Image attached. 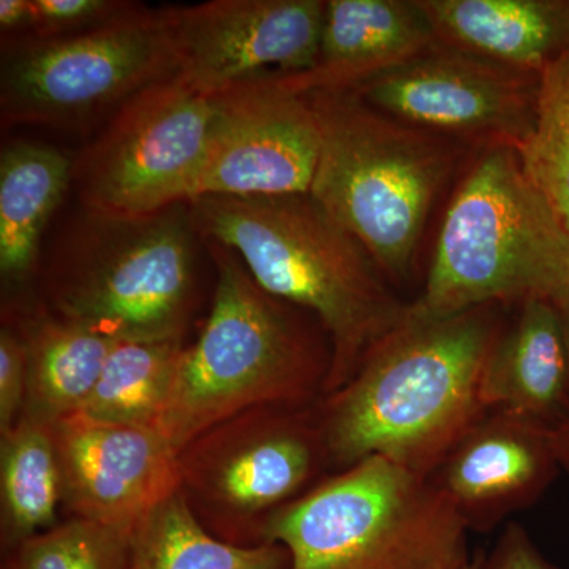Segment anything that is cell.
I'll use <instances>...</instances> for the list:
<instances>
[{
	"label": "cell",
	"instance_id": "cell-1",
	"mask_svg": "<svg viewBox=\"0 0 569 569\" xmlns=\"http://www.w3.org/2000/svg\"><path fill=\"white\" fill-rule=\"evenodd\" d=\"M500 307L441 320L408 317L377 343L342 388L317 403L329 467L381 456L432 477L488 410L481 378Z\"/></svg>",
	"mask_w": 569,
	"mask_h": 569
},
{
	"label": "cell",
	"instance_id": "cell-2",
	"mask_svg": "<svg viewBox=\"0 0 569 569\" xmlns=\"http://www.w3.org/2000/svg\"><path fill=\"white\" fill-rule=\"evenodd\" d=\"M189 209L200 239L233 250L268 293L323 326L332 350L325 396L342 388L406 318L408 305L380 266L309 193L204 194Z\"/></svg>",
	"mask_w": 569,
	"mask_h": 569
},
{
	"label": "cell",
	"instance_id": "cell-3",
	"mask_svg": "<svg viewBox=\"0 0 569 569\" xmlns=\"http://www.w3.org/2000/svg\"><path fill=\"white\" fill-rule=\"evenodd\" d=\"M201 241L216 266L211 313L183 350L159 427L178 455L247 410L316 406L332 365L331 342L312 313L268 293L233 250Z\"/></svg>",
	"mask_w": 569,
	"mask_h": 569
},
{
	"label": "cell",
	"instance_id": "cell-4",
	"mask_svg": "<svg viewBox=\"0 0 569 569\" xmlns=\"http://www.w3.org/2000/svg\"><path fill=\"white\" fill-rule=\"evenodd\" d=\"M569 307V233L516 149H481L460 179L429 274L407 316L441 320L477 307Z\"/></svg>",
	"mask_w": 569,
	"mask_h": 569
},
{
	"label": "cell",
	"instance_id": "cell-5",
	"mask_svg": "<svg viewBox=\"0 0 569 569\" xmlns=\"http://www.w3.org/2000/svg\"><path fill=\"white\" fill-rule=\"evenodd\" d=\"M197 239L189 203L138 217L82 208L51 247L40 305L114 342L183 340L197 295Z\"/></svg>",
	"mask_w": 569,
	"mask_h": 569
},
{
	"label": "cell",
	"instance_id": "cell-6",
	"mask_svg": "<svg viewBox=\"0 0 569 569\" xmlns=\"http://www.w3.org/2000/svg\"><path fill=\"white\" fill-rule=\"evenodd\" d=\"M320 127L309 194L400 283L460 156L458 142L397 121L353 92L307 93Z\"/></svg>",
	"mask_w": 569,
	"mask_h": 569
},
{
	"label": "cell",
	"instance_id": "cell-7",
	"mask_svg": "<svg viewBox=\"0 0 569 569\" xmlns=\"http://www.w3.org/2000/svg\"><path fill=\"white\" fill-rule=\"evenodd\" d=\"M468 531L432 477L370 456L276 512L266 541L288 569H466Z\"/></svg>",
	"mask_w": 569,
	"mask_h": 569
},
{
	"label": "cell",
	"instance_id": "cell-8",
	"mask_svg": "<svg viewBox=\"0 0 569 569\" xmlns=\"http://www.w3.org/2000/svg\"><path fill=\"white\" fill-rule=\"evenodd\" d=\"M179 492L213 537L268 545L269 520L329 467L317 403L261 407L224 419L179 451Z\"/></svg>",
	"mask_w": 569,
	"mask_h": 569
},
{
	"label": "cell",
	"instance_id": "cell-9",
	"mask_svg": "<svg viewBox=\"0 0 569 569\" xmlns=\"http://www.w3.org/2000/svg\"><path fill=\"white\" fill-rule=\"evenodd\" d=\"M0 119L81 132L176 74L162 10L138 3L118 20L51 40L3 44Z\"/></svg>",
	"mask_w": 569,
	"mask_h": 569
},
{
	"label": "cell",
	"instance_id": "cell-10",
	"mask_svg": "<svg viewBox=\"0 0 569 569\" xmlns=\"http://www.w3.org/2000/svg\"><path fill=\"white\" fill-rule=\"evenodd\" d=\"M211 119L208 97L176 77L142 89L74 157L82 208L138 217L192 201Z\"/></svg>",
	"mask_w": 569,
	"mask_h": 569
},
{
	"label": "cell",
	"instance_id": "cell-11",
	"mask_svg": "<svg viewBox=\"0 0 569 569\" xmlns=\"http://www.w3.org/2000/svg\"><path fill=\"white\" fill-rule=\"evenodd\" d=\"M539 77L437 41L350 92L397 121L460 146L518 149L533 129Z\"/></svg>",
	"mask_w": 569,
	"mask_h": 569
},
{
	"label": "cell",
	"instance_id": "cell-12",
	"mask_svg": "<svg viewBox=\"0 0 569 569\" xmlns=\"http://www.w3.org/2000/svg\"><path fill=\"white\" fill-rule=\"evenodd\" d=\"M206 97L212 119L194 198L309 193L321 141L309 97L277 77L236 82Z\"/></svg>",
	"mask_w": 569,
	"mask_h": 569
},
{
	"label": "cell",
	"instance_id": "cell-13",
	"mask_svg": "<svg viewBox=\"0 0 569 569\" xmlns=\"http://www.w3.org/2000/svg\"><path fill=\"white\" fill-rule=\"evenodd\" d=\"M323 0H211L162 9L179 81L201 96L317 63Z\"/></svg>",
	"mask_w": 569,
	"mask_h": 569
},
{
	"label": "cell",
	"instance_id": "cell-14",
	"mask_svg": "<svg viewBox=\"0 0 569 569\" xmlns=\"http://www.w3.org/2000/svg\"><path fill=\"white\" fill-rule=\"evenodd\" d=\"M71 518L134 530L181 488L178 452L159 430L71 415L52 425Z\"/></svg>",
	"mask_w": 569,
	"mask_h": 569
},
{
	"label": "cell",
	"instance_id": "cell-15",
	"mask_svg": "<svg viewBox=\"0 0 569 569\" xmlns=\"http://www.w3.org/2000/svg\"><path fill=\"white\" fill-rule=\"evenodd\" d=\"M550 427L488 411L432 475L470 530H490L537 503L561 471Z\"/></svg>",
	"mask_w": 569,
	"mask_h": 569
},
{
	"label": "cell",
	"instance_id": "cell-16",
	"mask_svg": "<svg viewBox=\"0 0 569 569\" xmlns=\"http://www.w3.org/2000/svg\"><path fill=\"white\" fill-rule=\"evenodd\" d=\"M437 41L418 0H328L316 67L277 80L302 96L350 92Z\"/></svg>",
	"mask_w": 569,
	"mask_h": 569
},
{
	"label": "cell",
	"instance_id": "cell-17",
	"mask_svg": "<svg viewBox=\"0 0 569 569\" xmlns=\"http://www.w3.org/2000/svg\"><path fill=\"white\" fill-rule=\"evenodd\" d=\"M481 402L550 427L569 418V342L563 310L552 302L519 306L490 348L481 378Z\"/></svg>",
	"mask_w": 569,
	"mask_h": 569
},
{
	"label": "cell",
	"instance_id": "cell-18",
	"mask_svg": "<svg viewBox=\"0 0 569 569\" xmlns=\"http://www.w3.org/2000/svg\"><path fill=\"white\" fill-rule=\"evenodd\" d=\"M437 40L541 74L569 47V0H418Z\"/></svg>",
	"mask_w": 569,
	"mask_h": 569
},
{
	"label": "cell",
	"instance_id": "cell-19",
	"mask_svg": "<svg viewBox=\"0 0 569 569\" xmlns=\"http://www.w3.org/2000/svg\"><path fill=\"white\" fill-rule=\"evenodd\" d=\"M73 183V159L43 142L14 141L0 156V276L24 287L39 271L41 238Z\"/></svg>",
	"mask_w": 569,
	"mask_h": 569
},
{
	"label": "cell",
	"instance_id": "cell-20",
	"mask_svg": "<svg viewBox=\"0 0 569 569\" xmlns=\"http://www.w3.org/2000/svg\"><path fill=\"white\" fill-rule=\"evenodd\" d=\"M14 323L28 353L21 417L56 425L78 413L118 342L54 317L41 305L24 318H14Z\"/></svg>",
	"mask_w": 569,
	"mask_h": 569
},
{
	"label": "cell",
	"instance_id": "cell-21",
	"mask_svg": "<svg viewBox=\"0 0 569 569\" xmlns=\"http://www.w3.org/2000/svg\"><path fill=\"white\" fill-rule=\"evenodd\" d=\"M0 437L2 539L17 548L56 526L62 505L61 470L52 425L21 417Z\"/></svg>",
	"mask_w": 569,
	"mask_h": 569
},
{
	"label": "cell",
	"instance_id": "cell-22",
	"mask_svg": "<svg viewBox=\"0 0 569 569\" xmlns=\"http://www.w3.org/2000/svg\"><path fill=\"white\" fill-rule=\"evenodd\" d=\"M283 546L230 545L198 522L181 492L134 527L129 569H288Z\"/></svg>",
	"mask_w": 569,
	"mask_h": 569
},
{
	"label": "cell",
	"instance_id": "cell-23",
	"mask_svg": "<svg viewBox=\"0 0 569 569\" xmlns=\"http://www.w3.org/2000/svg\"><path fill=\"white\" fill-rule=\"evenodd\" d=\"M183 350V340L116 343L78 413L111 425L159 430Z\"/></svg>",
	"mask_w": 569,
	"mask_h": 569
},
{
	"label": "cell",
	"instance_id": "cell-24",
	"mask_svg": "<svg viewBox=\"0 0 569 569\" xmlns=\"http://www.w3.org/2000/svg\"><path fill=\"white\" fill-rule=\"evenodd\" d=\"M516 152L569 233V47L542 70L533 129Z\"/></svg>",
	"mask_w": 569,
	"mask_h": 569
},
{
	"label": "cell",
	"instance_id": "cell-25",
	"mask_svg": "<svg viewBox=\"0 0 569 569\" xmlns=\"http://www.w3.org/2000/svg\"><path fill=\"white\" fill-rule=\"evenodd\" d=\"M133 531L71 518L17 546L9 569H129Z\"/></svg>",
	"mask_w": 569,
	"mask_h": 569
},
{
	"label": "cell",
	"instance_id": "cell-26",
	"mask_svg": "<svg viewBox=\"0 0 569 569\" xmlns=\"http://www.w3.org/2000/svg\"><path fill=\"white\" fill-rule=\"evenodd\" d=\"M137 6L126 0H32L31 39H62L91 31L118 20Z\"/></svg>",
	"mask_w": 569,
	"mask_h": 569
},
{
	"label": "cell",
	"instance_id": "cell-27",
	"mask_svg": "<svg viewBox=\"0 0 569 569\" xmlns=\"http://www.w3.org/2000/svg\"><path fill=\"white\" fill-rule=\"evenodd\" d=\"M28 392V353L13 325L3 321L0 331V433L17 425Z\"/></svg>",
	"mask_w": 569,
	"mask_h": 569
},
{
	"label": "cell",
	"instance_id": "cell-28",
	"mask_svg": "<svg viewBox=\"0 0 569 569\" xmlns=\"http://www.w3.org/2000/svg\"><path fill=\"white\" fill-rule=\"evenodd\" d=\"M481 569H560L546 559L531 539L529 530L518 522H509L489 556H482Z\"/></svg>",
	"mask_w": 569,
	"mask_h": 569
},
{
	"label": "cell",
	"instance_id": "cell-29",
	"mask_svg": "<svg viewBox=\"0 0 569 569\" xmlns=\"http://www.w3.org/2000/svg\"><path fill=\"white\" fill-rule=\"evenodd\" d=\"M32 0H0L3 44L31 39Z\"/></svg>",
	"mask_w": 569,
	"mask_h": 569
},
{
	"label": "cell",
	"instance_id": "cell-30",
	"mask_svg": "<svg viewBox=\"0 0 569 569\" xmlns=\"http://www.w3.org/2000/svg\"><path fill=\"white\" fill-rule=\"evenodd\" d=\"M553 451L559 459L561 471L569 475V418L550 430Z\"/></svg>",
	"mask_w": 569,
	"mask_h": 569
},
{
	"label": "cell",
	"instance_id": "cell-31",
	"mask_svg": "<svg viewBox=\"0 0 569 569\" xmlns=\"http://www.w3.org/2000/svg\"><path fill=\"white\" fill-rule=\"evenodd\" d=\"M482 565V553H478V556H473V560L470 561V565L466 569H481Z\"/></svg>",
	"mask_w": 569,
	"mask_h": 569
},
{
	"label": "cell",
	"instance_id": "cell-32",
	"mask_svg": "<svg viewBox=\"0 0 569 569\" xmlns=\"http://www.w3.org/2000/svg\"><path fill=\"white\" fill-rule=\"evenodd\" d=\"M565 320H567V332H568V342H569V307L567 312H565Z\"/></svg>",
	"mask_w": 569,
	"mask_h": 569
}]
</instances>
